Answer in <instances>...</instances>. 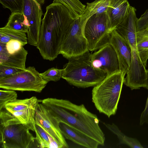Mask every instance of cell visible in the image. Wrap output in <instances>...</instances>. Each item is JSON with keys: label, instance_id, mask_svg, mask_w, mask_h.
Wrapping results in <instances>:
<instances>
[{"label": "cell", "instance_id": "obj_11", "mask_svg": "<svg viewBox=\"0 0 148 148\" xmlns=\"http://www.w3.org/2000/svg\"><path fill=\"white\" fill-rule=\"evenodd\" d=\"M23 12L29 24L27 32L28 43L37 47L39 40L43 14L41 7L34 0H24Z\"/></svg>", "mask_w": 148, "mask_h": 148}, {"label": "cell", "instance_id": "obj_13", "mask_svg": "<svg viewBox=\"0 0 148 148\" xmlns=\"http://www.w3.org/2000/svg\"><path fill=\"white\" fill-rule=\"evenodd\" d=\"M114 48L117 54L119 65V71L126 74L131 63L132 53L131 47L115 30L110 33L109 43Z\"/></svg>", "mask_w": 148, "mask_h": 148}, {"label": "cell", "instance_id": "obj_4", "mask_svg": "<svg viewBox=\"0 0 148 148\" xmlns=\"http://www.w3.org/2000/svg\"><path fill=\"white\" fill-rule=\"evenodd\" d=\"M90 54L88 50L69 58L64 68L65 73L62 78L71 85L83 88L94 86L100 83L107 74L92 66Z\"/></svg>", "mask_w": 148, "mask_h": 148}, {"label": "cell", "instance_id": "obj_6", "mask_svg": "<svg viewBox=\"0 0 148 148\" xmlns=\"http://www.w3.org/2000/svg\"><path fill=\"white\" fill-rule=\"evenodd\" d=\"M48 83L34 66H29L12 76L0 79V88L6 90L40 93Z\"/></svg>", "mask_w": 148, "mask_h": 148}, {"label": "cell", "instance_id": "obj_25", "mask_svg": "<svg viewBox=\"0 0 148 148\" xmlns=\"http://www.w3.org/2000/svg\"><path fill=\"white\" fill-rule=\"evenodd\" d=\"M34 131L36 135V142L40 147L42 148H50L52 147V143H54L51 141L56 143L53 140H51V138L41 127L35 123ZM56 145L58 148L57 145Z\"/></svg>", "mask_w": 148, "mask_h": 148}, {"label": "cell", "instance_id": "obj_24", "mask_svg": "<svg viewBox=\"0 0 148 148\" xmlns=\"http://www.w3.org/2000/svg\"><path fill=\"white\" fill-rule=\"evenodd\" d=\"M53 2L61 3L65 6L75 17L84 13L86 5L79 0H53Z\"/></svg>", "mask_w": 148, "mask_h": 148}, {"label": "cell", "instance_id": "obj_18", "mask_svg": "<svg viewBox=\"0 0 148 148\" xmlns=\"http://www.w3.org/2000/svg\"><path fill=\"white\" fill-rule=\"evenodd\" d=\"M121 0H95L87 3L84 13L80 16L85 21L94 14L106 12L109 8L114 7Z\"/></svg>", "mask_w": 148, "mask_h": 148}, {"label": "cell", "instance_id": "obj_12", "mask_svg": "<svg viewBox=\"0 0 148 148\" xmlns=\"http://www.w3.org/2000/svg\"><path fill=\"white\" fill-rule=\"evenodd\" d=\"M90 60L95 68L102 71L107 75L119 71L117 54L110 43L91 53Z\"/></svg>", "mask_w": 148, "mask_h": 148}, {"label": "cell", "instance_id": "obj_27", "mask_svg": "<svg viewBox=\"0 0 148 148\" xmlns=\"http://www.w3.org/2000/svg\"><path fill=\"white\" fill-rule=\"evenodd\" d=\"M24 0H0V3L4 8L9 9L12 13L23 12Z\"/></svg>", "mask_w": 148, "mask_h": 148}, {"label": "cell", "instance_id": "obj_29", "mask_svg": "<svg viewBox=\"0 0 148 148\" xmlns=\"http://www.w3.org/2000/svg\"><path fill=\"white\" fill-rule=\"evenodd\" d=\"M0 110L4 108L8 103L17 99V94L14 90H0Z\"/></svg>", "mask_w": 148, "mask_h": 148}, {"label": "cell", "instance_id": "obj_16", "mask_svg": "<svg viewBox=\"0 0 148 148\" xmlns=\"http://www.w3.org/2000/svg\"><path fill=\"white\" fill-rule=\"evenodd\" d=\"M27 51L23 47L13 54L8 52L6 44L0 42V64L25 69Z\"/></svg>", "mask_w": 148, "mask_h": 148}, {"label": "cell", "instance_id": "obj_14", "mask_svg": "<svg viewBox=\"0 0 148 148\" xmlns=\"http://www.w3.org/2000/svg\"><path fill=\"white\" fill-rule=\"evenodd\" d=\"M134 7L130 6L128 13L124 20L117 27L115 30L129 44L131 49H136L138 18Z\"/></svg>", "mask_w": 148, "mask_h": 148}, {"label": "cell", "instance_id": "obj_23", "mask_svg": "<svg viewBox=\"0 0 148 148\" xmlns=\"http://www.w3.org/2000/svg\"><path fill=\"white\" fill-rule=\"evenodd\" d=\"M38 100L36 97L22 99H16L7 104L4 108L8 111H18L36 106Z\"/></svg>", "mask_w": 148, "mask_h": 148}, {"label": "cell", "instance_id": "obj_28", "mask_svg": "<svg viewBox=\"0 0 148 148\" xmlns=\"http://www.w3.org/2000/svg\"><path fill=\"white\" fill-rule=\"evenodd\" d=\"M136 47L141 50H148V27L137 32Z\"/></svg>", "mask_w": 148, "mask_h": 148}, {"label": "cell", "instance_id": "obj_15", "mask_svg": "<svg viewBox=\"0 0 148 148\" xmlns=\"http://www.w3.org/2000/svg\"><path fill=\"white\" fill-rule=\"evenodd\" d=\"M59 126L64 136L73 143L87 148H97L100 145L96 140L63 122Z\"/></svg>", "mask_w": 148, "mask_h": 148}, {"label": "cell", "instance_id": "obj_32", "mask_svg": "<svg viewBox=\"0 0 148 148\" xmlns=\"http://www.w3.org/2000/svg\"><path fill=\"white\" fill-rule=\"evenodd\" d=\"M136 27L137 31L148 27V9L138 18Z\"/></svg>", "mask_w": 148, "mask_h": 148}, {"label": "cell", "instance_id": "obj_22", "mask_svg": "<svg viewBox=\"0 0 148 148\" xmlns=\"http://www.w3.org/2000/svg\"><path fill=\"white\" fill-rule=\"evenodd\" d=\"M24 32L5 27L0 28V42L6 44L11 40L20 41L23 46L27 43L26 35Z\"/></svg>", "mask_w": 148, "mask_h": 148}, {"label": "cell", "instance_id": "obj_10", "mask_svg": "<svg viewBox=\"0 0 148 148\" xmlns=\"http://www.w3.org/2000/svg\"><path fill=\"white\" fill-rule=\"evenodd\" d=\"M35 123L41 127L57 144L58 148L69 146L60 130V122L38 100L35 116Z\"/></svg>", "mask_w": 148, "mask_h": 148}, {"label": "cell", "instance_id": "obj_19", "mask_svg": "<svg viewBox=\"0 0 148 148\" xmlns=\"http://www.w3.org/2000/svg\"><path fill=\"white\" fill-rule=\"evenodd\" d=\"M5 27L27 33L29 24L27 17L23 12L12 13Z\"/></svg>", "mask_w": 148, "mask_h": 148}, {"label": "cell", "instance_id": "obj_31", "mask_svg": "<svg viewBox=\"0 0 148 148\" xmlns=\"http://www.w3.org/2000/svg\"><path fill=\"white\" fill-rule=\"evenodd\" d=\"M23 46L22 43L16 40H11L6 44V47L9 53L14 54L20 50Z\"/></svg>", "mask_w": 148, "mask_h": 148}, {"label": "cell", "instance_id": "obj_33", "mask_svg": "<svg viewBox=\"0 0 148 148\" xmlns=\"http://www.w3.org/2000/svg\"><path fill=\"white\" fill-rule=\"evenodd\" d=\"M148 78V70H147ZM148 90V82L146 88ZM140 125H142L144 124H148V95L144 110L141 113L140 118Z\"/></svg>", "mask_w": 148, "mask_h": 148}, {"label": "cell", "instance_id": "obj_21", "mask_svg": "<svg viewBox=\"0 0 148 148\" xmlns=\"http://www.w3.org/2000/svg\"><path fill=\"white\" fill-rule=\"evenodd\" d=\"M106 127L117 136L120 144L127 145L130 148H143V146L136 139L129 137L119 130L118 126L114 123L111 124L104 123Z\"/></svg>", "mask_w": 148, "mask_h": 148}, {"label": "cell", "instance_id": "obj_5", "mask_svg": "<svg viewBox=\"0 0 148 148\" xmlns=\"http://www.w3.org/2000/svg\"><path fill=\"white\" fill-rule=\"evenodd\" d=\"M0 143L3 148L35 147L29 129L4 108L0 110Z\"/></svg>", "mask_w": 148, "mask_h": 148}, {"label": "cell", "instance_id": "obj_17", "mask_svg": "<svg viewBox=\"0 0 148 148\" xmlns=\"http://www.w3.org/2000/svg\"><path fill=\"white\" fill-rule=\"evenodd\" d=\"M130 5L128 0H122L114 7L106 12L108 19V32L111 33L126 16Z\"/></svg>", "mask_w": 148, "mask_h": 148}, {"label": "cell", "instance_id": "obj_30", "mask_svg": "<svg viewBox=\"0 0 148 148\" xmlns=\"http://www.w3.org/2000/svg\"><path fill=\"white\" fill-rule=\"evenodd\" d=\"M24 70L0 64V79L12 76Z\"/></svg>", "mask_w": 148, "mask_h": 148}, {"label": "cell", "instance_id": "obj_20", "mask_svg": "<svg viewBox=\"0 0 148 148\" xmlns=\"http://www.w3.org/2000/svg\"><path fill=\"white\" fill-rule=\"evenodd\" d=\"M36 106L18 111H8L30 130L35 131V116Z\"/></svg>", "mask_w": 148, "mask_h": 148}, {"label": "cell", "instance_id": "obj_8", "mask_svg": "<svg viewBox=\"0 0 148 148\" xmlns=\"http://www.w3.org/2000/svg\"><path fill=\"white\" fill-rule=\"evenodd\" d=\"M132 58L124 84L132 90L147 88L148 75L146 67L148 59V50L131 49Z\"/></svg>", "mask_w": 148, "mask_h": 148}, {"label": "cell", "instance_id": "obj_1", "mask_svg": "<svg viewBox=\"0 0 148 148\" xmlns=\"http://www.w3.org/2000/svg\"><path fill=\"white\" fill-rule=\"evenodd\" d=\"M75 17L61 3L53 2L46 7L36 47L44 59L53 61L60 54Z\"/></svg>", "mask_w": 148, "mask_h": 148}, {"label": "cell", "instance_id": "obj_7", "mask_svg": "<svg viewBox=\"0 0 148 148\" xmlns=\"http://www.w3.org/2000/svg\"><path fill=\"white\" fill-rule=\"evenodd\" d=\"M82 30L89 51L98 50L109 43L110 33L108 32L106 12L95 14L90 16L84 22Z\"/></svg>", "mask_w": 148, "mask_h": 148}, {"label": "cell", "instance_id": "obj_34", "mask_svg": "<svg viewBox=\"0 0 148 148\" xmlns=\"http://www.w3.org/2000/svg\"><path fill=\"white\" fill-rule=\"evenodd\" d=\"M37 4L41 7L45 3V0H34Z\"/></svg>", "mask_w": 148, "mask_h": 148}, {"label": "cell", "instance_id": "obj_3", "mask_svg": "<svg viewBox=\"0 0 148 148\" xmlns=\"http://www.w3.org/2000/svg\"><path fill=\"white\" fill-rule=\"evenodd\" d=\"M125 74L119 71L108 75L92 89V99L95 107L109 118L116 114Z\"/></svg>", "mask_w": 148, "mask_h": 148}, {"label": "cell", "instance_id": "obj_9", "mask_svg": "<svg viewBox=\"0 0 148 148\" xmlns=\"http://www.w3.org/2000/svg\"><path fill=\"white\" fill-rule=\"evenodd\" d=\"M84 21L80 16L75 17L62 45L60 54L68 59L88 50L87 40L83 35Z\"/></svg>", "mask_w": 148, "mask_h": 148}, {"label": "cell", "instance_id": "obj_2", "mask_svg": "<svg viewBox=\"0 0 148 148\" xmlns=\"http://www.w3.org/2000/svg\"><path fill=\"white\" fill-rule=\"evenodd\" d=\"M60 122L64 123L104 145V134L97 116L83 104L77 105L66 99L48 98L38 100Z\"/></svg>", "mask_w": 148, "mask_h": 148}, {"label": "cell", "instance_id": "obj_26", "mask_svg": "<svg viewBox=\"0 0 148 148\" xmlns=\"http://www.w3.org/2000/svg\"><path fill=\"white\" fill-rule=\"evenodd\" d=\"M65 73V68L59 69L52 67L40 73L42 78L48 82L51 81H58L62 77Z\"/></svg>", "mask_w": 148, "mask_h": 148}]
</instances>
